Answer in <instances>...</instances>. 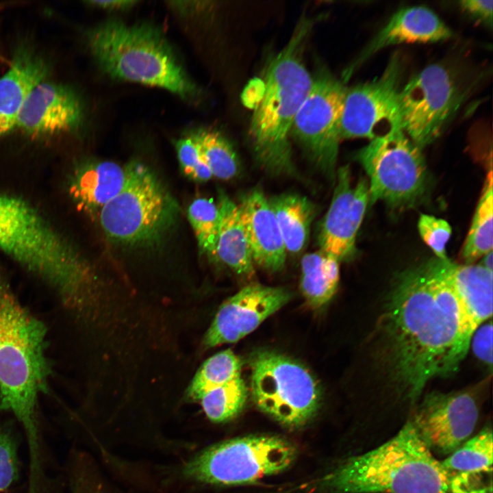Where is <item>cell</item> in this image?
Returning <instances> with one entry per match:
<instances>
[{
  "label": "cell",
  "mask_w": 493,
  "mask_h": 493,
  "mask_svg": "<svg viewBox=\"0 0 493 493\" xmlns=\"http://www.w3.org/2000/svg\"><path fill=\"white\" fill-rule=\"evenodd\" d=\"M375 331V362L399 396L414 401L433 379L457 371L472 332L442 260L400 275Z\"/></svg>",
  "instance_id": "6da1fadb"
},
{
  "label": "cell",
  "mask_w": 493,
  "mask_h": 493,
  "mask_svg": "<svg viewBox=\"0 0 493 493\" xmlns=\"http://www.w3.org/2000/svg\"><path fill=\"white\" fill-rule=\"evenodd\" d=\"M0 251L67 305L79 309L89 299L94 277L81 252L30 203L1 191Z\"/></svg>",
  "instance_id": "7a4b0ae2"
},
{
  "label": "cell",
  "mask_w": 493,
  "mask_h": 493,
  "mask_svg": "<svg viewBox=\"0 0 493 493\" xmlns=\"http://www.w3.org/2000/svg\"><path fill=\"white\" fill-rule=\"evenodd\" d=\"M45 336L43 323L21 305L0 270V411L12 413L21 423L33 460L37 402L50 374Z\"/></svg>",
  "instance_id": "3957f363"
},
{
  "label": "cell",
  "mask_w": 493,
  "mask_h": 493,
  "mask_svg": "<svg viewBox=\"0 0 493 493\" xmlns=\"http://www.w3.org/2000/svg\"><path fill=\"white\" fill-rule=\"evenodd\" d=\"M312 21L302 20L287 45L269 62L263 90L253 110L250 136L258 162L275 175L295 172L290 136L295 116L307 95L313 77L302 55Z\"/></svg>",
  "instance_id": "277c9868"
},
{
  "label": "cell",
  "mask_w": 493,
  "mask_h": 493,
  "mask_svg": "<svg viewBox=\"0 0 493 493\" xmlns=\"http://www.w3.org/2000/svg\"><path fill=\"white\" fill-rule=\"evenodd\" d=\"M320 485L336 493H448L449 475L409 420L386 442L345 460Z\"/></svg>",
  "instance_id": "5b68a950"
},
{
  "label": "cell",
  "mask_w": 493,
  "mask_h": 493,
  "mask_svg": "<svg viewBox=\"0 0 493 493\" xmlns=\"http://www.w3.org/2000/svg\"><path fill=\"white\" fill-rule=\"evenodd\" d=\"M88 42L99 66L111 77L161 88L184 99L199 94L167 40L149 24L110 19L90 30Z\"/></svg>",
  "instance_id": "8992f818"
},
{
  "label": "cell",
  "mask_w": 493,
  "mask_h": 493,
  "mask_svg": "<svg viewBox=\"0 0 493 493\" xmlns=\"http://www.w3.org/2000/svg\"><path fill=\"white\" fill-rule=\"evenodd\" d=\"M175 199L145 165L134 162L123 189L100 210V225L116 243H148L162 236L175 222Z\"/></svg>",
  "instance_id": "52a82bcc"
},
{
  "label": "cell",
  "mask_w": 493,
  "mask_h": 493,
  "mask_svg": "<svg viewBox=\"0 0 493 493\" xmlns=\"http://www.w3.org/2000/svg\"><path fill=\"white\" fill-rule=\"evenodd\" d=\"M290 441L276 435H250L214 444L185 466V475L198 482L223 485L253 483L284 471L296 458Z\"/></svg>",
  "instance_id": "ba28073f"
},
{
  "label": "cell",
  "mask_w": 493,
  "mask_h": 493,
  "mask_svg": "<svg viewBox=\"0 0 493 493\" xmlns=\"http://www.w3.org/2000/svg\"><path fill=\"white\" fill-rule=\"evenodd\" d=\"M251 389L257 407L283 425H305L318 411L320 391L310 372L273 351L256 352L251 361Z\"/></svg>",
  "instance_id": "9c48e42d"
},
{
  "label": "cell",
  "mask_w": 493,
  "mask_h": 493,
  "mask_svg": "<svg viewBox=\"0 0 493 493\" xmlns=\"http://www.w3.org/2000/svg\"><path fill=\"white\" fill-rule=\"evenodd\" d=\"M368 177L369 203L411 205L424 194L427 170L422 149L401 128L375 138L356 154Z\"/></svg>",
  "instance_id": "30bf717a"
},
{
  "label": "cell",
  "mask_w": 493,
  "mask_h": 493,
  "mask_svg": "<svg viewBox=\"0 0 493 493\" xmlns=\"http://www.w3.org/2000/svg\"><path fill=\"white\" fill-rule=\"evenodd\" d=\"M468 90L456 71L442 63L424 68L401 88V127L420 149L444 132Z\"/></svg>",
  "instance_id": "8fae6325"
},
{
  "label": "cell",
  "mask_w": 493,
  "mask_h": 493,
  "mask_svg": "<svg viewBox=\"0 0 493 493\" xmlns=\"http://www.w3.org/2000/svg\"><path fill=\"white\" fill-rule=\"evenodd\" d=\"M347 88L327 71L313 77L311 88L300 106L291 134L313 162L331 176L338 160L341 122Z\"/></svg>",
  "instance_id": "7c38bea8"
},
{
  "label": "cell",
  "mask_w": 493,
  "mask_h": 493,
  "mask_svg": "<svg viewBox=\"0 0 493 493\" xmlns=\"http://www.w3.org/2000/svg\"><path fill=\"white\" fill-rule=\"evenodd\" d=\"M402 73L400 58L394 55L380 76L346 89L341 139L371 140L401 128L399 94Z\"/></svg>",
  "instance_id": "4fadbf2b"
},
{
  "label": "cell",
  "mask_w": 493,
  "mask_h": 493,
  "mask_svg": "<svg viewBox=\"0 0 493 493\" xmlns=\"http://www.w3.org/2000/svg\"><path fill=\"white\" fill-rule=\"evenodd\" d=\"M479 417L477 401L468 390L427 394L410 419L429 448L451 455L473 432Z\"/></svg>",
  "instance_id": "5bb4252c"
},
{
  "label": "cell",
  "mask_w": 493,
  "mask_h": 493,
  "mask_svg": "<svg viewBox=\"0 0 493 493\" xmlns=\"http://www.w3.org/2000/svg\"><path fill=\"white\" fill-rule=\"evenodd\" d=\"M368 203L366 179L360 178L353 184L349 166L340 168L331 204L318 233L320 251L338 262L353 258L357 234Z\"/></svg>",
  "instance_id": "9a60e30c"
},
{
  "label": "cell",
  "mask_w": 493,
  "mask_h": 493,
  "mask_svg": "<svg viewBox=\"0 0 493 493\" xmlns=\"http://www.w3.org/2000/svg\"><path fill=\"white\" fill-rule=\"evenodd\" d=\"M291 296L281 287L258 283L244 287L221 305L204 336L203 345L210 348L240 340L285 305Z\"/></svg>",
  "instance_id": "2e32d148"
},
{
  "label": "cell",
  "mask_w": 493,
  "mask_h": 493,
  "mask_svg": "<svg viewBox=\"0 0 493 493\" xmlns=\"http://www.w3.org/2000/svg\"><path fill=\"white\" fill-rule=\"evenodd\" d=\"M82 121L77 94L62 84L41 81L29 93L16 128L34 136H47L76 129Z\"/></svg>",
  "instance_id": "e0dca14e"
},
{
  "label": "cell",
  "mask_w": 493,
  "mask_h": 493,
  "mask_svg": "<svg viewBox=\"0 0 493 493\" xmlns=\"http://www.w3.org/2000/svg\"><path fill=\"white\" fill-rule=\"evenodd\" d=\"M453 36L451 29L431 9L425 6L403 8L364 48L345 73V77L381 49L407 43H431L446 40Z\"/></svg>",
  "instance_id": "ac0fdd59"
},
{
  "label": "cell",
  "mask_w": 493,
  "mask_h": 493,
  "mask_svg": "<svg viewBox=\"0 0 493 493\" xmlns=\"http://www.w3.org/2000/svg\"><path fill=\"white\" fill-rule=\"evenodd\" d=\"M238 207L253 262L271 272L282 270L287 251L269 199L255 188L242 197Z\"/></svg>",
  "instance_id": "d6986e66"
},
{
  "label": "cell",
  "mask_w": 493,
  "mask_h": 493,
  "mask_svg": "<svg viewBox=\"0 0 493 493\" xmlns=\"http://www.w3.org/2000/svg\"><path fill=\"white\" fill-rule=\"evenodd\" d=\"M134 162L120 165L111 161H92L77 168L69 192L78 208L98 216L100 210L125 187Z\"/></svg>",
  "instance_id": "ffe728a7"
},
{
  "label": "cell",
  "mask_w": 493,
  "mask_h": 493,
  "mask_svg": "<svg viewBox=\"0 0 493 493\" xmlns=\"http://www.w3.org/2000/svg\"><path fill=\"white\" fill-rule=\"evenodd\" d=\"M47 73L45 61L32 50L16 51L8 71L0 77V137L16 128L29 93Z\"/></svg>",
  "instance_id": "44dd1931"
},
{
  "label": "cell",
  "mask_w": 493,
  "mask_h": 493,
  "mask_svg": "<svg viewBox=\"0 0 493 493\" xmlns=\"http://www.w3.org/2000/svg\"><path fill=\"white\" fill-rule=\"evenodd\" d=\"M467 324L472 332L492 315V273L480 264L459 265L443 260Z\"/></svg>",
  "instance_id": "7402d4cb"
},
{
  "label": "cell",
  "mask_w": 493,
  "mask_h": 493,
  "mask_svg": "<svg viewBox=\"0 0 493 493\" xmlns=\"http://www.w3.org/2000/svg\"><path fill=\"white\" fill-rule=\"evenodd\" d=\"M217 206L220 221L216 257L236 273L251 277L255 272L254 262L238 205L219 192Z\"/></svg>",
  "instance_id": "603a6c76"
},
{
  "label": "cell",
  "mask_w": 493,
  "mask_h": 493,
  "mask_svg": "<svg viewBox=\"0 0 493 493\" xmlns=\"http://www.w3.org/2000/svg\"><path fill=\"white\" fill-rule=\"evenodd\" d=\"M287 252L298 253L306 246L316 207L307 198L284 193L269 199Z\"/></svg>",
  "instance_id": "cb8c5ba5"
},
{
  "label": "cell",
  "mask_w": 493,
  "mask_h": 493,
  "mask_svg": "<svg viewBox=\"0 0 493 493\" xmlns=\"http://www.w3.org/2000/svg\"><path fill=\"white\" fill-rule=\"evenodd\" d=\"M300 287L307 303L319 308L331 300L336 292L339 262L322 251L305 254L301 262Z\"/></svg>",
  "instance_id": "d4e9b609"
},
{
  "label": "cell",
  "mask_w": 493,
  "mask_h": 493,
  "mask_svg": "<svg viewBox=\"0 0 493 493\" xmlns=\"http://www.w3.org/2000/svg\"><path fill=\"white\" fill-rule=\"evenodd\" d=\"M492 165L483 194L479 201L470 228L462 251L466 264H472L493 247V190Z\"/></svg>",
  "instance_id": "484cf974"
},
{
  "label": "cell",
  "mask_w": 493,
  "mask_h": 493,
  "mask_svg": "<svg viewBox=\"0 0 493 493\" xmlns=\"http://www.w3.org/2000/svg\"><path fill=\"white\" fill-rule=\"evenodd\" d=\"M492 430L485 427L466 440L441 464L448 475L459 473L492 472Z\"/></svg>",
  "instance_id": "4316f807"
},
{
  "label": "cell",
  "mask_w": 493,
  "mask_h": 493,
  "mask_svg": "<svg viewBox=\"0 0 493 493\" xmlns=\"http://www.w3.org/2000/svg\"><path fill=\"white\" fill-rule=\"evenodd\" d=\"M240 359L230 350H224L204 362L194 376L187 391L189 400L197 401L207 392L240 376Z\"/></svg>",
  "instance_id": "83f0119b"
},
{
  "label": "cell",
  "mask_w": 493,
  "mask_h": 493,
  "mask_svg": "<svg viewBox=\"0 0 493 493\" xmlns=\"http://www.w3.org/2000/svg\"><path fill=\"white\" fill-rule=\"evenodd\" d=\"M191 136L212 176L227 180L237 175L239 170L238 157L230 143L220 133L200 129Z\"/></svg>",
  "instance_id": "f1b7e54d"
},
{
  "label": "cell",
  "mask_w": 493,
  "mask_h": 493,
  "mask_svg": "<svg viewBox=\"0 0 493 493\" xmlns=\"http://www.w3.org/2000/svg\"><path fill=\"white\" fill-rule=\"evenodd\" d=\"M247 399V388L241 376L209 390L199 400L206 416L213 422H225L236 416Z\"/></svg>",
  "instance_id": "f546056e"
},
{
  "label": "cell",
  "mask_w": 493,
  "mask_h": 493,
  "mask_svg": "<svg viewBox=\"0 0 493 493\" xmlns=\"http://www.w3.org/2000/svg\"><path fill=\"white\" fill-rule=\"evenodd\" d=\"M187 215L201 251L216 257L220 221L217 204L209 199L197 198L190 204Z\"/></svg>",
  "instance_id": "4dcf8cb0"
},
{
  "label": "cell",
  "mask_w": 493,
  "mask_h": 493,
  "mask_svg": "<svg viewBox=\"0 0 493 493\" xmlns=\"http://www.w3.org/2000/svg\"><path fill=\"white\" fill-rule=\"evenodd\" d=\"M418 229L422 240L437 258L447 260L446 246L452 232L449 223L444 219L422 214L418 221Z\"/></svg>",
  "instance_id": "1f68e13d"
},
{
  "label": "cell",
  "mask_w": 493,
  "mask_h": 493,
  "mask_svg": "<svg viewBox=\"0 0 493 493\" xmlns=\"http://www.w3.org/2000/svg\"><path fill=\"white\" fill-rule=\"evenodd\" d=\"M175 147L181 168L188 177L197 181H207L213 177L191 136L180 138Z\"/></svg>",
  "instance_id": "d6a6232c"
},
{
  "label": "cell",
  "mask_w": 493,
  "mask_h": 493,
  "mask_svg": "<svg viewBox=\"0 0 493 493\" xmlns=\"http://www.w3.org/2000/svg\"><path fill=\"white\" fill-rule=\"evenodd\" d=\"M18 477L15 441L11 434L0 430V492L7 490Z\"/></svg>",
  "instance_id": "836d02e7"
},
{
  "label": "cell",
  "mask_w": 493,
  "mask_h": 493,
  "mask_svg": "<svg viewBox=\"0 0 493 493\" xmlns=\"http://www.w3.org/2000/svg\"><path fill=\"white\" fill-rule=\"evenodd\" d=\"M492 323L485 322L472 333L470 344L474 354L490 369L492 366Z\"/></svg>",
  "instance_id": "e575fe53"
},
{
  "label": "cell",
  "mask_w": 493,
  "mask_h": 493,
  "mask_svg": "<svg viewBox=\"0 0 493 493\" xmlns=\"http://www.w3.org/2000/svg\"><path fill=\"white\" fill-rule=\"evenodd\" d=\"M483 472L459 473L449 477V488L453 493H492V485L483 483Z\"/></svg>",
  "instance_id": "d590c367"
},
{
  "label": "cell",
  "mask_w": 493,
  "mask_h": 493,
  "mask_svg": "<svg viewBox=\"0 0 493 493\" xmlns=\"http://www.w3.org/2000/svg\"><path fill=\"white\" fill-rule=\"evenodd\" d=\"M461 9L477 22L488 27H492V0H464L459 1Z\"/></svg>",
  "instance_id": "8d00e7d4"
},
{
  "label": "cell",
  "mask_w": 493,
  "mask_h": 493,
  "mask_svg": "<svg viewBox=\"0 0 493 493\" xmlns=\"http://www.w3.org/2000/svg\"><path fill=\"white\" fill-rule=\"evenodd\" d=\"M92 6L106 10H122L131 7L138 2L136 1H88Z\"/></svg>",
  "instance_id": "74e56055"
},
{
  "label": "cell",
  "mask_w": 493,
  "mask_h": 493,
  "mask_svg": "<svg viewBox=\"0 0 493 493\" xmlns=\"http://www.w3.org/2000/svg\"><path fill=\"white\" fill-rule=\"evenodd\" d=\"M482 264H479L482 266L485 267V268L493 271V255H492V251L489 252L488 253L485 254L482 257Z\"/></svg>",
  "instance_id": "f35d334b"
}]
</instances>
